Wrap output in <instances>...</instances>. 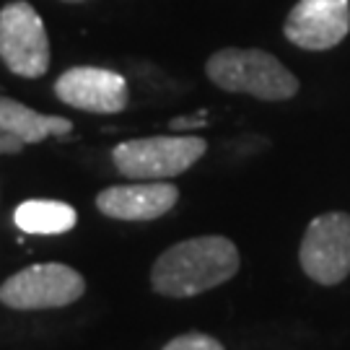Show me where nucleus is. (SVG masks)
Returning a JSON list of instances; mask_svg holds the SVG:
<instances>
[{
	"instance_id": "f257e3e1",
	"label": "nucleus",
	"mask_w": 350,
	"mask_h": 350,
	"mask_svg": "<svg viewBox=\"0 0 350 350\" xmlns=\"http://www.w3.org/2000/svg\"><path fill=\"white\" fill-rule=\"evenodd\" d=\"M239 273V250L226 237L185 239L159 254L150 267V286L169 299H189L224 286Z\"/></svg>"
},
{
	"instance_id": "f03ea898",
	"label": "nucleus",
	"mask_w": 350,
	"mask_h": 350,
	"mask_svg": "<svg viewBox=\"0 0 350 350\" xmlns=\"http://www.w3.org/2000/svg\"><path fill=\"white\" fill-rule=\"evenodd\" d=\"M213 86L228 94H247L260 101H288L299 94V78L275 55L257 47H226L213 52L205 63Z\"/></svg>"
},
{
	"instance_id": "7ed1b4c3",
	"label": "nucleus",
	"mask_w": 350,
	"mask_h": 350,
	"mask_svg": "<svg viewBox=\"0 0 350 350\" xmlns=\"http://www.w3.org/2000/svg\"><path fill=\"white\" fill-rule=\"evenodd\" d=\"M208 150L198 135H153L125 140L112 148V163L133 182H161L185 174Z\"/></svg>"
},
{
	"instance_id": "20e7f679",
	"label": "nucleus",
	"mask_w": 350,
	"mask_h": 350,
	"mask_svg": "<svg viewBox=\"0 0 350 350\" xmlns=\"http://www.w3.org/2000/svg\"><path fill=\"white\" fill-rule=\"evenodd\" d=\"M86 293L83 275L63 262L31 265L0 286V304L16 312L63 309Z\"/></svg>"
},
{
	"instance_id": "39448f33",
	"label": "nucleus",
	"mask_w": 350,
	"mask_h": 350,
	"mask_svg": "<svg viewBox=\"0 0 350 350\" xmlns=\"http://www.w3.org/2000/svg\"><path fill=\"white\" fill-rule=\"evenodd\" d=\"M50 37L37 8L13 0L0 8V60L18 78H42L50 70Z\"/></svg>"
},
{
	"instance_id": "423d86ee",
	"label": "nucleus",
	"mask_w": 350,
	"mask_h": 350,
	"mask_svg": "<svg viewBox=\"0 0 350 350\" xmlns=\"http://www.w3.org/2000/svg\"><path fill=\"white\" fill-rule=\"evenodd\" d=\"M299 260L304 273L317 283H342L350 275V213L317 215L301 239Z\"/></svg>"
},
{
	"instance_id": "0eeeda50",
	"label": "nucleus",
	"mask_w": 350,
	"mask_h": 350,
	"mask_svg": "<svg viewBox=\"0 0 350 350\" xmlns=\"http://www.w3.org/2000/svg\"><path fill=\"white\" fill-rule=\"evenodd\" d=\"M55 96L81 112L117 114L127 109L130 88L117 70L96 65H75L55 81Z\"/></svg>"
},
{
	"instance_id": "6e6552de",
	"label": "nucleus",
	"mask_w": 350,
	"mask_h": 350,
	"mask_svg": "<svg viewBox=\"0 0 350 350\" xmlns=\"http://www.w3.org/2000/svg\"><path fill=\"white\" fill-rule=\"evenodd\" d=\"M350 31V0H299L283 21L291 44L309 52L338 47Z\"/></svg>"
},
{
	"instance_id": "1a4fd4ad",
	"label": "nucleus",
	"mask_w": 350,
	"mask_h": 350,
	"mask_svg": "<svg viewBox=\"0 0 350 350\" xmlns=\"http://www.w3.org/2000/svg\"><path fill=\"white\" fill-rule=\"evenodd\" d=\"M179 200V189L172 182H135L114 185L96 195L101 215L114 221H156L172 211Z\"/></svg>"
},
{
	"instance_id": "9d476101",
	"label": "nucleus",
	"mask_w": 350,
	"mask_h": 350,
	"mask_svg": "<svg viewBox=\"0 0 350 350\" xmlns=\"http://www.w3.org/2000/svg\"><path fill=\"white\" fill-rule=\"evenodd\" d=\"M73 130V122L57 117V114H42L21 101L0 96V133L16 135L26 146L42 143L52 135H68Z\"/></svg>"
},
{
	"instance_id": "9b49d317",
	"label": "nucleus",
	"mask_w": 350,
	"mask_h": 350,
	"mask_svg": "<svg viewBox=\"0 0 350 350\" xmlns=\"http://www.w3.org/2000/svg\"><path fill=\"white\" fill-rule=\"evenodd\" d=\"M75 221H78L75 208L60 200H26L13 213V224L24 234H34V237L68 234Z\"/></svg>"
},
{
	"instance_id": "f8f14e48",
	"label": "nucleus",
	"mask_w": 350,
	"mask_h": 350,
	"mask_svg": "<svg viewBox=\"0 0 350 350\" xmlns=\"http://www.w3.org/2000/svg\"><path fill=\"white\" fill-rule=\"evenodd\" d=\"M163 350H226V348L215 338H211V335L187 332V335H179L172 342H166Z\"/></svg>"
},
{
	"instance_id": "ddd939ff",
	"label": "nucleus",
	"mask_w": 350,
	"mask_h": 350,
	"mask_svg": "<svg viewBox=\"0 0 350 350\" xmlns=\"http://www.w3.org/2000/svg\"><path fill=\"white\" fill-rule=\"evenodd\" d=\"M24 148V140H18L16 135H8V133H0V153H21Z\"/></svg>"
},
{
	"instance_id": "4468645a",
	"label": "nucleus",
	"mask_w": 350,
	"mask_h": 350,
	"mask_svg": "<svg viewBox=\"0 0 350 350\" xmlns=\"http://www.w3.org/2000/svg\"><path fill=\"white\" fill-rule=\"evenodd\" d=\"M202 125H205L202 120H192V117H176L174 122H172V127H176V130L179 127H202Z\"/></svg>"
},
{
	"instance_id": "2eb2a0df",
	"label": "nucleus",
	"mask_w": 350,
	"mask_h": 350,
	"mask_svg": "<svg viewBox=\"0 0 350 350\" xmlns=\"http://www.w3.org/2000/svg\"><path fill=\"white\" fill-rule=\"evenodd\" d=\"M63 3H83V0H63Z\"/></svg>"
}]
</instances>
